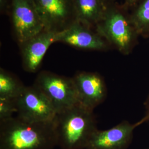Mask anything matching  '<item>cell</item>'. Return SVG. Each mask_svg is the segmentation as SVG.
<instances>
[{"label":"cell","instance_id":"cell-1","mask_svg":"<svg viewBox=\"0 0 149 149\" xmlns=\"http://www.w3.org/2000/svg\"><path fill=\"white\" fill-rule=\"evenodd\" d=\"M55 146L54 121L27 122L16 117L0 122V149H53Z\"/></svg>","mask_w":149,"mask_h":149},{"label":"cell","instance_id":"cell-2","mask_svg":"<svg viewBox=\"0 0 149 149\" xmlns=\"http://www.w3.org/2000/svg\"><path fill=\"white\" fill-rule=\"evenodd\" d=\"M54 123L57 146L61 149H86L98 129L93 111L79 103L57 113Z\"/></svg>","mask_w":149,"mask_h":149},{"label":"cell","instance_id":"cell-3","mask_svg":"<svg viewBox=\"0 0 149 149\" xmlns=\"http://www.w3.org/2000/svg\"><path fill=\"white\" fill-rule=\"evenodd\" d=\"M95 30L112 49L124 55L132 53L140 37L130 19L129 10L116 2L107 6L105 14Z\"/></svg>","mask_w":149,"mask_h":149},{"label":"cell","instance_id":"cell-4","mask_svg":"<svg viewBox=\"0 0 149 149\" xmlns=\"http://www.w3.org/2000/svg\"><path fill=\"white\" fill-rule=\"evenodd\" d=\"M33 85L41 91L53 105L56 113L78 104V98L72 77L49 71L40 72Z\"/></svg>","mask_w":149,"mask_h":149},{"label":"cell","instance_id":"cell-5","mask_svg":"<svg viewBox=\"0 0 149 149\" xmlns=\"http://www.w3.org/2000/svg\"><path fill=\"white\" fill-rule=\"evenodd\" d=\"M16 103L17 117L27 122H52L57 114L47 97L34 85L25 86Z\"/></svg>","mask_w":149,"mask_h":149},{"label":"cell","instance_id":"cell-6","mask_svg":"<svg viewBox=\"0 0 149 149\" xmlns=\"http://www.w3.org/2000/svg\"><path fill=\"white\" fill-rule=\"evenodd\" d=\"M9 11L13 33L19 45L45 31L32 0H12Z\"/></svg>","mask_w":149,"mask_h":149},{"label":"cell","instance_id":"cell-7","mask_svg":"<svg viewBox=\"0 0 149 149\" xmlns=\"http://www.w3.org/2000/svg\"><path fill=\"white\" fill-rule=\"evenodd\" d=\"M45 30L62 32L76 21L74 0H32Z\"/></svg>","mask_w":149,"mask_h":149},{"label":"cell","instance_id":"cell-8","mask_svg":"<svg viewBox=\"0 0 149 149\" xmlns=\"http://www.w3.org/2000/svg\"><path fill=\"white\" fill-rule=\"evenodd\" d=\"M57 42L84 50L107 52L112 49L95 29L77 20L63 31L58 33Z\"/></svg>","mask_w":149,"mask_h":149},{"label":"cell","instance_id":"cell-9","mask_svg":"<svg viewBox=\"0 0 149 149\" xmlns=\"http://www.w3.org/2000/svg\"><path fill=\"white\" fill-rule=\"evenodd\" d=\"M79 103L91 111L101 104L107 97L106 83L101 74L96 72L79 71L72 77Z\"/></svg>","mask_w":149,"mask_h":149},{"label":"cell","instance_id":"cell-10","mask_svg":"<svg viewBox=\"0 0 149 149\" xmlns=\"http://www.w3.org/2000/svg\"><path fill=\"white\" fill-rule=\"evenodd\" d=\"M138 124L125 120L107 130L97 129L92 134L86 149H128L132 143L134 132Z\"/></svg>","mask_w":149,"mask_h":149},{"label":"cell","instance_id":"cell-11","mask_svg":"<svg viewBox=\"0 0 149 149\" xmlns=\"http://www.w3.org/2000/svg\"><path fill=\"white\" fill-rule=\"evenodd\" d=\"M58 32L44 31L19 45L22 66L29 73L36 72L52 44L56 43Z\"/></svg>","mask_w":149,"mask_h":149},{"label":"cell","instance_id":"cell-12","mask_svg":"<svg viewBox=\"0 0 149 149\" xmlns=\"http://www.w3.org/2000/svg\"><path fill=\"white\" fill-rule=\"evenodd\" d=\"M76 20L95 29L106 11L103 0H74Z\"/></svg>","mask_w":149,"mask_h":149},{"label":"cell","instance_id":"cell-13","mask_svg":"<svg viewBox=\"0 0 149 149\" xmlns=\"http://www.w3.org/2000/svg\"><path fill=\"white\" fill-rule=\"evenodd\" d=\"M129 11L139 36L149 38V0H140Z\"/></svg>","mask_w":149,"mask_h":149},{"label":"cell","instance_id":"cell-14","mask_svg":"<svg viewBox=\"0 0 149 149\" xmlns=\"http://www.w3.org/2000/svg\"><path fill=\"white\" fill-rule=\"evenodd\" d=\"M25 86L15 74L3 68L0 69V97L16 98Z\"/></svg>","mask_w":149,"mask_h":149},{"label":"cell","instance_id":"cell-15","mask_svg":"<svg viewBox=\"0 0 149 149\" xmlns=\"http://www.w3.org/2000/svg\"><path fill=\"white\" fill-rule=\"evenodd\" d=\"M15 113H17L16 98L0 97V122L13 117Z\"/></svg>","mask_w":149,"mask_h":149},{"label":"cell","instance_id":"cell-16","mask_svg":"<svg viewBox=\"0 0 149 149\" xmlns=\"http://www.w3.org/2000/svg\"><path fill=\"white\" fill-rule=\"evenodd\" d=\"M144 107L145 112L144 117L140 121L141 124L144 122L149 123V94L144 101Z\"/></svg>","mask_w":149,"mask_h":149},{"label":"cell","instance_id":"cell-17","mask_svg":"<svg viewBox=\"0 0 149 149\" xmlns=\"http://www.w3.org/2000/svg\"><path fill=\"white\" fill-rule=\"evenodd\" d=\"M12 0H0L1 13H3L7 10H9Z\"/></svg>","mask_w":149,"mask_h":149},{"label":"cell","instance_id":"cell-18","mask_svg":"<svg viewBox=\"0 0 149 149\" xmlns=\"http://www.w3.org/2000/svg\"><path fill=\"white\" fill-rule=\"evenodd\" d=\"M140 0H124V6L129 11L133 8Z\"/></svg>","mask_w":149,"mask_h":149},{"label":"cell","instance_id":"cell-19","mask_svg":"<svg viewBox=\"0 0 149 149\" xmlns=\"http://www.w3.org/2000/svg\"><path fill=\"white\" fill-rule=\"evenodd\" d=\"M107 6L109 5L112 3L116 2V0H103Z\"/></svg>","mask_w":149,"mask_h":149},{"label":"cell","instance_id":"cell-20","mask_svg":"<svg viewBox=\"0 0 149 149\" xmlns=\"http://www.w3.org/2000/svg\"><path fill=\"white\" fill-rule=\"evenodd\" d=\"M149 149V148H147V149Z\"/></svg>","mask_w":149,"mask_h":149}]
</instances>
